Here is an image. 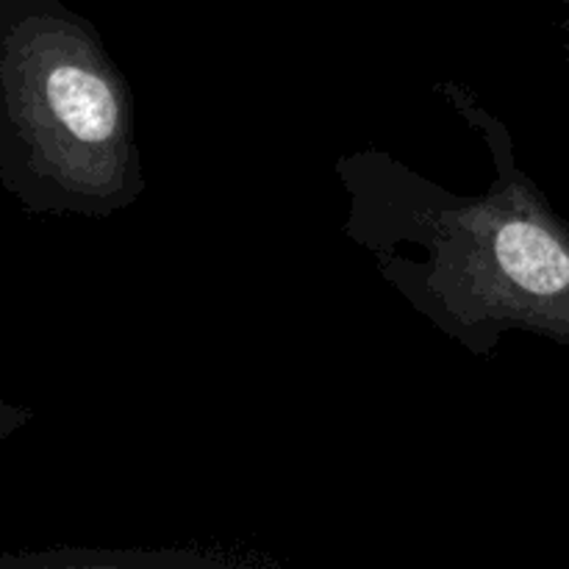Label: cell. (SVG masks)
Returning a JSON list of instances; mask_svg holds the SVG:
<instances>
[{"mask_svg":"<svg viewBox=\"0 0 569 569\" xmlns=\"http://www.w3.org/2000/svg\"><path fill=\"white\" fill-rule=\"evenodd\" d=\"M565 3H567V6H569V0H565Z\"/></svg>","mask_w":569,"mask_h":569,"instance_id":"5b68a950","label":"cell"},{"mask_svg":"<svg viewBox=\"0 0 569 569\" xmlns=\"http://www.w3.org/2000/svg\"><path fill=\"white\" fill-rule=\"evenodd\" d=\"M31 420H33V409L0 398V442L9 439L11 433L20 431V428L28 426Z\"/></svg>","mask_w":569,"mask_h":569,"instance_id":"3957f363","label":"cell"},{"mask_svg":"<svg viewBox=\"0 0 569 569\" xmlns=\"http://www.w3.org/2000/svg\"><path fill=\"white\" fill-rule=\"evenodd\" d=\"M0 183L26 214L87 220L144 192L131 83L61 0H0Z\"/></svg>","mask_w":569,"mask_h":569,"instance_id":"7a4b0ae2","label":"cell"},{"mask_svg":"<svg viewBox=\"0 0 569 569\" xmlns=\"http://www.w3.org/2000/svg\"><path fill=\"white\" fill-rule=\"evenodd\" d=\"M437 92L487 142L492 187L450 192L387 150H353L333 164L350 203L345 233L472 356H495L509 331L569 348V222L520 167L500 117L465 83L442 81Z\"/></svg>","mask_w":569,"mask_h":569,"instance_id":"6da1fadb","label":"cell"},{"mask_svg":"<svg viewBox=\"0 0 569 569\" xmlns=\"http://www.w3.org/2000/svg\"><path fill=\"white\" fill-rule=\"evenodd\" d=\"M565 56H567V64H569V14L565 20Z\"/></svg>","mask_w":569,"mask_h":569,"instance_id":"277c9868","label":"cell"}]
</instances>
